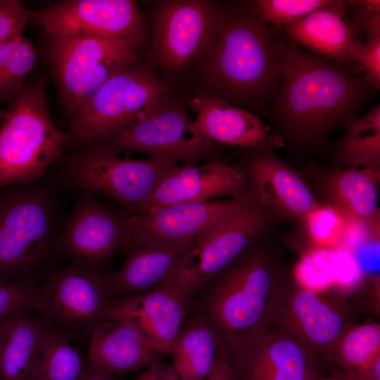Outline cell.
I'll return each mask as SVG.
<instances>
[{
    "instance_id": "6da1fadb",
    "label": "cell",
    "mask_w": 380,
    "mask_h": 380,
    "mask_svg": "<svg viewBox=\"0 0 380 380\" xmlns=\"http://www.w3.org/2000/svg\"><path fill=\"white\" fill-rule=\"evenodd\" d=\"M274 47L279 86L273 108L286 131L298 141L310 143L335 128H347L373 89L363 77L290 40L279 38Z\"/></svg>"
},
{
    "instance_id": "7a4b0ae2",
    "label": "cell",
    "mask_w": 380,
    "mask_h": 380,
    "mask_svg": "<svg viewBox=\"0 0 380 380\" xmlns=\"http://www.w3.org/2000/svg\"><path fill=\"white\" fill-rule=\"evenodd\" d=\"M212 280L202 315L222 340L271 325L295 283L276 252L259 245Z\"/></svg>"
},
{
    "instance_id": "3957f363",
    "label": "cell",
    "mask_w": 380,
    "mask_h": 380,
    "mask_svg": "<svg viewBox=\"0 0 380 380\" xmlns=\"http://www.w3.org/2000/svg\"><path fill=\"white\" fill-rule=\"evenodd\" d=\"M268 25L252 11L234 13L227 14L215 34L205 70L225 101L262 105L273 101L279 70Z\"/></svg>"
},
{
    "instance_id": "277c9868",
    "label": "cell",
    "mask_w": 380,
    "mask_h": 380,
    "mask_svg": "<svg viewBox=\"0 0 380 380\" xmlns=\"http://www.w3.org/2000/svg\"><path fill=\"white\" fill-rule=\"evenodd\" d=\"M8 110L0 126V187L39 179L68 140L51 117L44 77L25 84Z\"/></svg>"
},
{
    "instance_id": "5b68a950",
    "label": "cell",
    "mask_w": 380,
    "mask_h": 380,
    "mask_svg": "<svg viewBox=\"0 0 380 380\" xmlns=\"http://www.w3.org/2000/svg\"><path fill=\"white\" fill-rule=\"evenodd\" d=\"M165 86L137 62L109 77L72 115L68 139L96 144L164 103Z\"/></svg>"
},
{
    "instance_id": "8992f818",
    "label": "cell",
    "mask_w": 380,
    "mask_h": 380,
    "mask_svg": "<svg viewBox=\"0 0 380 380\" xmlns=\"http://www.w3.org/2000/svg\"><path fill=\"white\" fill-rule=\"evenodd\" d=\"M47 55L72 115L109 77L138 60L129 44L96 35H49Z\"/></svg>"
},
{
    "instance_id": "52a82bcc",
    "label": "cell",
    "mask_w": 380,
    "mask_h": 380,
    "mask_svg": "<svg viewBox=\"0 0 380 380\" xmlns=\"http://www.w3.org/2000/svg\"><path fill=\"white\" fill-rule=\"evenodd\" d=\"M177 162L150 157L119 158L96 147L77 156L69 165V183L122 205L130 215L139 214L157 184Z\"/></svg>"
},
{
    "instance_id": "ba28073f",
    "label": "cell",
    "mask_w": 380,
    "mask_h": 380,
    "mask_svg": "<svg viewBox=\"0 0 380 380\" xmlns=\"http://www.w3.org/2000/svg\"><path fill=\"white\" fill-rule=\"evenodd\" d=\"M53 213L46 196L23 190L0 198V279H25L47 256Z\"/></svg>"
},
{
    "instance_id": "9c48e42d",
    "label": "cell",
    "mask_w": 380,
    "mask_h": 380,
    "mask_svg": "<svg viewBox=\"0 0 380 380\" xmlns=\"http://www.w3.org/2000/svg\"><path fill=\"white\" fill-rule=\"evenodd\" d=\"M222 345L238 380H320L319 358L269 326L224 339Z\"/></svg>"
},
{
    "instance_id": "30bf717a",
    "label": "cell",
    "mask_w": 380,
    "mask_h": 380,
    "mask_svg": "<svg viewBox=\"0 0 380 380\" xmlns=\"http://www.w3.org/2000/svg\"><path fill=\"white\" fill-rule=\"evenodd\" d=\"M212 141L202 136L194 122L177 104L163 103L158 109L95 144L113 154L146 153L151 157L194 164L210 151Z\"/></svg>"
},
{
    "instance_id": "8fae6325",
    "label": "cell",
    "mask_w": 380,
    "mask_h": 380,
    "mask_svg": "<svg viewBox=\"0 0 380 380\" xmlns=\"http://www.w3.org/2000/svg\"><path fill=\"white\" fill-rule=\"evenodd\" d=\"M29 20L48 35H96L142 48L146 26L136 1L131 0H66L35 11Z\"/></svg>"
},
{
    "instance_id": "7c38bea8",
    "label": "cell",
    "mask_w": 380,
    "mask_h": 380,
    "mask_svg": "<svg viewBox=\"0 0 380 380\" xmlns=\"http://www.w3.org/2000/svg\"><path fill=\"white\" fill-rule=\"evenodd\" d=\"M272 221L251 201L201 235L172 275L195 293L257 245Z\"/></svg>"
},
{
    "instance_id": "4fadbf2b",
    "label": "cell",
    "mask_w": 380,
    "mask_h": 380,
    "mask_svg": "<svg viewBox=\"0 0 380 380\" xmlns=\"http://www.w3.org/2000/svg\"><path fill=\"white\" fill-rule=\"evenodd\" d=\"M227 15L206 1L160 2L152 20L156 58L167 69L176 70L206 53Z\"/></svg>"
},
{
    "instance_id": "5bb4252c",
    "label": "cell",
    "mask_w": 380,
    "mask_h": 380,
    "mask_svg": "<svg viewBox=\"0 0 380 380\" xmlns=\"http://www.w3.org/2000/svg\"><path fill=\"white\" fill-rule=\"evenodd\" d=\"M41 288V313L54 327L91 334L105 319L109 300L98 269L77 264L60 268Z\"/></svg>"
},
{
    "instance_id": "9a60e30c",
    "label": "cell",
    "mask_w": 380,
    "mask_h": 380,
    "mask_svg": "<svg viewBox=\"0 0 380 380\" xmlns=\"http://www.w3.org/2000/svg\"><path fill=\"white\" fill-rule=\"evenodd\" d=\"M350 324L349 312L342 303L295 281L269 327L297 339L319 358L329 356Z\"/></svg>"
},
{
    "instance_id": "2e32d148",
    "label": "cell",
    "mask_w": 380,
    "mask_h": 380,
    "mask_svg": "<svg viewBox=\"0 0 380 380\" xmlns=\"http://www.w3.org/2000/svg\"><path fill=\"white\" fill-rule=\"evenodd\" d=\"M193 295L194 293L177 277L170 275L148 291L109 300L105 319L134 321L163 354L169 355L184 324Z\"/></svg>"
},
{
    "instance_id": "e0dca14e",
    "label": "cell",
    "mask_w": 380,
    "mask_h": 380,
    "mask_svg": "<svg viewBox=\"0 0 380 380\" xmlns=\"http://www.w3.org/2000/svg\"><path fill=\"white\" fill-rule=\"evenodd\" d=\"M251 202V198H229L182 203L129 214L125 248L130 243L143 239H197Z\"/></svg>"
},
{
    "instance_id": "ac0fdd59",
    "label": "cell",
    "mask_w": 380,
    "mask_h": 380,
    "mask_svg": "<svg viewBox=\"0 0 380 380\" xmlns=\"http://www.w3.org/2000/svg\"><path fill=\"white\" fill-rule=\"evenodd\" d=\"M243 174L251 200L272 220L303 222L320 205L297 172L272 151H259Z\"/></svg>"
},
{
    "instance_id": "d6986e66",
    "label": "cell",
    "mask_w": 380,
    "mask_h": 380,
    "mask_svg": "<svg viewBox=\"0 0 380 380\" xmlns=\"http://www.w3.org/2000/svg\"><path fill=\"white\" fill-rule=\"evenodd\" d=\"M225 196L250 198L246 178L236 167L222 162L176 164L163 176L139 213L172 204Z\"/></svg>"
},
{
    "instance_id": "ffe728a7",
    "label": "cell",
    "mask_w": 380,
    "mask_h": 380,
    "mask_svg": "<svg viewBox=\"0 0 380 380\" xmlns=\"http://www.w3.org/2000/svg\"><path fill=\"white\" fill-rule=\"evenodd\" d=\"M129 215L85 198L77 205L59 239L61 250L77 265L97 267L125 249Z\"/></svg>"
},
{
    "instance_id": "44dd1931",
    "label": "cell",
    "mask_w": 380,
    "mask_h": 380,
    "mask_svg": "<svg viewBox=\"0 0 380 380\" xmlns=\"http://www.w3.org/2000/svg\"><path fill=\"white\" fill-rule=\"evenodd\" d=\"M196 241L143 239L130 243L122 265L115 272L103 273L108 299L124 298L156 287L175 271Z\"/></svg>"
},
{
    "instance_id": "7402d4cb",
    "label": "cell",
    "mask_w": 380,
    "mask_h": 380,
    "mask_svg": "<svg viewBox=\"0 0 380 380\" xmlns=\"http://www.w3.org/2000/svg\"><path fill=\"white\" fill-rule=\"evenodd\" d=\"M190 106L196 129L211 141L270 151L284 145L283 137L272 133L257 115L222 99L196 97Z\"/></svg>"
},
{
    "instance_id": "603a6c76",
    "label": "cell",
    "mask_w": 380,
    "mask_h": 380,
    "mask_svg": "<svg viewBox=\"0 0 380 380\" xmlns=\"http://www.w3.org/2000/svg\"><path fill=\"white\" fill-rule=\"evenodd\" d=\"M163 354L134 321L106 319L91 331L88 362L107 373L147 367Z\"/></svg>"
},
{
    "instance_id": "cb8c5ba5",
    "label": "cell",
    "mask_w": 380,
    "mask_h": 380,
    "mask_svg": "<svg viewBox=\"0 0 380 380\" xmlns=\"http://www.w3.org/2000/svg\"><path fill=\"white\" fill-rule=\"evenodd\" d=\"M53 325L30 310L13 313L2 320L0 380H32L45 337Z\"/></svg>"
},
{
    "instance_id": "d4e9b609",
    "label": "cell",
    "mask_w": 380,
    "mask_h": 380,
    "mask_svg": "<svg viewBox=\"0 0 380 380\" xmlns=\"http://www.w3.org/2000/svg\"><path fill=\"white\" fill-rule=\"evenodd\" d=\"M346 6V1H336L284 30L291 42L317 56L329 58L336 64L349 63L354 61L349 53L353 37L342 17Z\"/></svg>"
},
{
    "instance_id": "484cf974",
    "label": "cell",
    "mask_w": 380,
    "mask_h": 380,
    "mask_svg": "<svg viewBox=\"0 0 380 380\" xmlns=\"http://www.w3.org/2000/svg\"><path fill=\"white\" fill-rule=\"evenodd\" d=\"M380 167L336 169L324 181L332 207L348 221L371 223L379 219Z\"/></svg>"
},
{
    "instance_id": "4316f807",
    "label": "cell",
    "mask_w": 380,
    "mask_h": 380,
    "mask_svg": "<svg viewBox=\"0 0 380 380\" xmlns=\"http://www.w3.org/2000/svg\"><path fill=\"white\" fill-rule=\"evenodd\" d=\"M222 339L203 315L184 324L169 355L180 380H206L217 354Z\"/></svg>"
},
{
    "instance_id": "83f0119b",
    "label": "cell",
    "mask_w": 380,
    "mask_h": 380,
    "mask_svg": "<svg viewBox=\"0 0 380 380\" xmlns=\"http://www.w3.org/2000/svg\"><path fill=\"white\" fill-rule=\"evenodd\" d=\"M336 153L341 169L380 167V105L356 118Z\"/></svg>"
},
{
    "instance_id": "f1b7e54d",
    "label": "cell",
    "mask_w": 380,
    "mask_h": 380,
    "mask_svg": "<svg viewBox=\"0 0 380 380\" xmlns=\"http://www.w3.org/2000/svg\"><path fill=\"white\" fill-rule=\"evenodd\" d=\"M88 365L70 333L52 326L44 341L32 380H82Z\"/></svg>"
},
{
    "instance_id": "f546056e",
    "label": "cell",
    "mask_w": 380,
    "mask_h": 380,
    "mask_svg": "<svg viewBox=\"0 0 380 380\" xmlns=\"http://www.w3.org/2000/svg\"><path fill=\"white\" fill-rule=\"evenodd\" d=\"M380 356V325L350 324L343 333L329 357L357 374L367 369Z\"/></svg>"
},
{
    "instance_id": "4dcf8cb0",
    "label": "cell",
    "mask_w": 380,
    "mask_h": 380,
    "mask_svg": "<svg viewBox=\"0 0 380 380\" xmlns=\"http://www.w3.org/2000/svg\"><path fill=\"white\" fill-rule=\"evenodd\" d=\"M37 62V51L24 36L0 44V101L11 104Z\"/></svg>"
},
{
    "instance_id": "1f68e13d",
    "label": "cell",
    "mask_w": 380,
    "mask_h": 380,
    "mask_svg": "<svg viewBox=\"0 0 380 380\" xmlns=\"http://www.w3.org/2000/svg\"><path fill=\"white\" fill-rule=\"evenodd\" d=\"M334 0H258L253 1L252 12L275 27L291 26L310 13L336 3Z\"/></svg>"
},
{
    "instance_id": "d6a6232c",
    "label": "cell",
    "mask_w": 380,
    "mask_h": 380,
    "mask_svg": "<svg viewBox=\"0 0 380 380\" xmlns=\"http://www.w3.org/2000/svg\"><path fill=\"white\" fill-rule=\"evenodd\" d=\"M310 239L317 246L327 248L341 245L347 229V220L331 205H321L305 218Z\"/></svg>"
},
{
    "instance_id": "836d02e7",
    "label": "cell",
    "mask_w": 380,
    "mask_h": 380,
    "mask_svg": "<svg viewBox=\"0 0 380 380\" xmlns=\"http://www.w3.org/2000/svg\"><path fill=\"white\" fill-rule=\"evenodd\" d=\"M23 310L42 312V288L26 278L0 279V319Z\"/></svg>"
},
{
    "instance_id": "e575fe53",
    "label": "cell",
    "mask_w": 380,
    "mask_h": 380,
    "mask_svg": "<svg viewBox=\"0 0 380 380\" xmlns=\"http://www.w3.org/2000/svg\"><path fill=\"white\" fill-rule=\"evenodd\" d=\"M360 237L350 246V253L362 275L379 281V219L363 224Z\"/></svg>"
},
{
    "instance_id": "d590c367",
    "label": "cell",
    "mask_w": 380,
    "mask_h": 380,
    "mask_svg": "<svg viewBox=\"0 0 380 380\" xmlns=\"http://www.w3.org/2000/svg\"><path fill=\"white\" fill-rule=\"evenodd\" d=\"M352 58L364 69L363 78L373 89H380V37L363 43L353 38L349 46Z\"/></svg>"
},
{
    "instance_id": "8d00e7d4",
    "label": "cell",
    "mask_w": 380,
    "mask_h": 380,
    "mask_svg": "<svg viewBox=\"0 0 380 380\" xmlns=\"http://www.w3.org/2000/svg\"><path fill=\"white\" fill-rule=\"evenodd\" d=\"M30 11L19 0H0V44L23 36Z\"/></svg>"
},
{
    "instance_id": "74e56055",
    "label": "cell",
    "mask_w": 380,
    "mask_h": 380,
    "mask_svg": "<svg viewBox=\"0 0 380 380\" xmlns=\"http://www.w3.org/2000/svg\"><path fill=\"white\" fill-rule=\"evenodd\" d=\"M350 13L357 26L365 32L368 41L380 37V1H348Z\"/></svg>"
},
{
    "instance_id": "f35d334b",
    "label": "cell",
    "mask_w": 380,
    "mask_h": 380,
    "mask_svg": "<svg viewBox=\"0 0 380 380\" xmlns=\"http://www.w3.org/2000/svg\"><path fill=\"white\" fill-rule=\"evenodd\" d=\"M206 380H238L223 346L220 350L213 368Z\"/></svg>"
},
{
    "instance_id": "ab89813d",
    "label": "cell",
    "mask_w": 380,
    "mask_h": 380,
    "mask_svg": "<svg viewBox=\"0 0 380 380\" xmlns=\"http://www.w3.org/2000/svg\"><path fill=\"white\" fill-rule=\"evenodd\" d=\"M165 363L158 360L147 367L135 380H163Z\"/></svg>"
},
{
    "instance_id": "60d3db41",
    "label": "cell",
    "mask_w": 380,
    "mask_h": 380,
    "mask_svg": "<svg viewBox=\"0 0 380 380\" xmlns=\"http://www.w3.org/2000/svg\"><path fill=\"white\" fill-rule=\"evenodd\" d=\"M82 380H117L111 374L91 366L89 362Z\"/></svg>"
},
{
    "instance_id": "b9f144b4",
    "label": "cell",
    "mask_w": 380,
    "mask_h": 380,
    "mask_svg": "<svg viewBox=\"0 0 380 380\" xmlns=\"http://www.w3.org/2000/svg\"><path fill=\"white\" fill-rule=\"evenodd\" d=\"M329 380H362L359 375L350 370H346L343 373H338L331 377Z\"/></svg>"
},
{
    "instance_id": "7bdbcfd3",
    "label": "cell",
    "mask_w": 380,
    "mask_h": 380,
    "mask_svg": "<svg viewBox=\"0 0 380 380\" xmlns=\"http://www.w3.org/2000/svg\"><path fill=\"white\" fill-rule=\"evenodd\" d=\"M367 369L371 371L369 375L372 380H380V356L376 359L374 363Z\"/></svg>"
},
{
    "instance_id": "ee69618b",
    "label": "cell",
    "mask_w": 380,
    "mask_h": 380,
    "mask_svg": "<svg viewBox=\"0 0 380 380\" xmlns=\"http://www.w3.org/2000/svg\"><path fill=\"white\" fill-rule=\"evenodd\" d=\"M2 319H0V341H1V330H2Z\"/></svg>"
}]
</instances>
